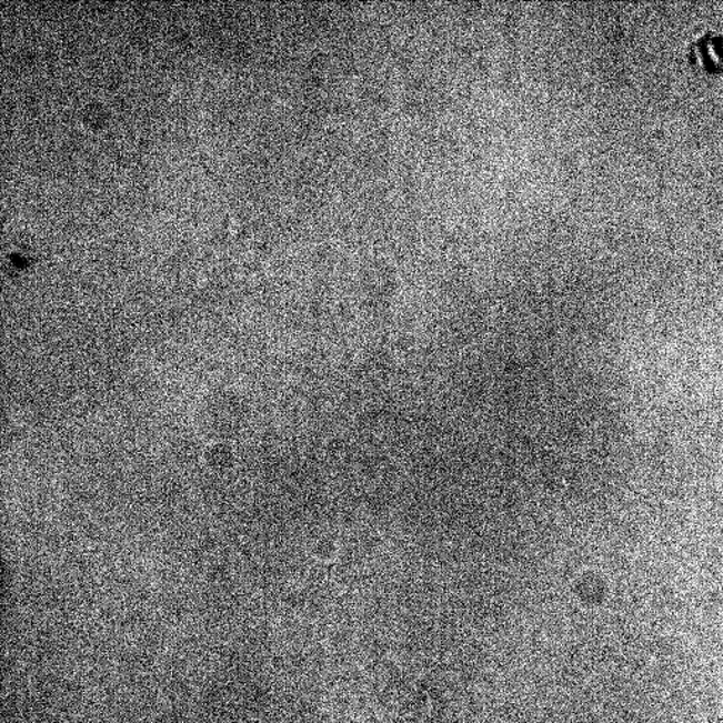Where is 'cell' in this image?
Listing matches in <instances>:
<instances>
[{"mask_svg":"<svg viewBox=\"0 0 723 723\" xmlns=\"http://www.w3.org/2000/svg\"><path fill=\"white\" fill-rule=\"evenodd\" d=\"M689 62L694 69L706 76H720L723 72V33L702 34L689 46Z\"/></svg>","mask_w":723,"mask_h":723,"instance_id":"cell-1","label":"cell"}]
</instances>
